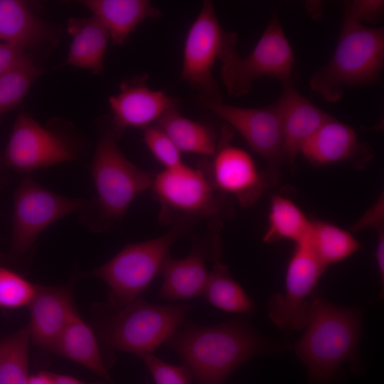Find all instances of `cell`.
Masks as SVG:
<instances>
[{"label": "cell", "mask_w": 384, "mask_h": 384, "mask_svg": "<svg viewBox=\"0 0 384 384\" xmlns=\"http://www.w3.org/2000/svg\"><path fill=\"white\" fill-rule=\"evenodd\" d=\"M181 326L164 344L179 356L198 384H224L251 358L276 348L241 320Z\"/></svg>", "instance_id": "cell-1"}, {"label": "cell", "mask_w": 384, "mask_h": 384, "mask_svg": "<svg viewBox=\"0 0 384 384\" xmlns=\"http://www.w3.org/2000/svg\"><path fill=\"white\" fill-rule=\"evenodd\" d=\"M309 312L305 331L294 346L307 370L309 384H332L346 363L352 372L362 371L359 310L334 304L315 292Z\"/></svg>", "instance_id": "cell-2"}, {"label": "cell", "mask_w": 384, "mask_h": 384, "mask_svg": "<svg viewBox=\"0 0 384 384\" xmlns=\"http://www.w3.org/2000/svg\"><path fill=\"white\" fill-rule=\"evenodd\" d=\"M114 129L102 132L92 161L96 198L83 213L95 231H104L121 220L135 198L151 188L154 175L130 162L117 146Z\"/></svg>", "instance_id": "cell-3"}, {"label": "cell", "mask_w": 384, "mask_h": 384, "mask_svg": "<svg viewBox=\"0 0 384 384\" xmlns=\"http://www.w3.org/2000/svg\"><path fill=\"white\" fill-rule=\"evenodd\" d=\"M384 63V30L343 18L334 53L313 73L311 89L324 100H341L347 87L375 82Z\"/></svg>", "instance_id": "cell-4"}, {"label": "cell", "mask_w": 384, "mask_h": 384, "mask_svg": "<svg viewBox=\"0 0 384 384\" xmlns=\"http://www.w3.org/2000/svg\"><path fill=\"white\" fill-rule=\"evenodd\" d=\"M190 309L187 304L156 305L142 297L122 308H111L112 313L102 321L100 337L107 348L142 358L165 343Z\"/></svg>", "instance_id": "cell-5"}, {"label": "cell", "mask_w": 384, "mask_h": 384, "mask_svg": "<svg viewBox=\"0 0 384 384\" xmlns=\"http://www.w3.org/2000/svg\"><path fill=\"white\" fill-rule=\"evenodd\" d=\"M184 227L173 226L165 235L149 240L126 245L110 260L89 274L108 287L110 306L122 308L139 297L171 257V248L183 234Z\"/></svg>", "instance_id": "cell-6"}, {"label": "cell", "mask_w": 384, "mask_h": 384, "mask_svg": "<svg viewBox=\"0 0 384 384\" xmlns=\"http://www.w3.org/2000/svg\"><path fill=\"white\" fill-rule=\"evenodd\" d=\"M151 188L161 205L159 220L187 228L193 221H218L231 214L226 196L218 191L204 169L185 164L154 176Z\"/></svg>", "instance_id": "cell-7"}, {"label": "cell", "mask_w": 384, "mask_h": 384, "mask_svg": "<svg viewBox=\"0 0 384 384\" xmlns=\"http://www.w3.org/2000/svg\"><path fill=\"white\" fill-rule=\"evenodd\" d=\"M220 60L221 80L227 91L231 95L242 96L250 92L258 78H273L282 83L292 80L295 59L278 14L274 13L249 55L242 58L233 48Z\"/></svg>", "instance_id": "cell-8"}, {"label": "cell", "mask_w": 384, "mask_h": 384, "mask_svg": "<svg viewBox=\"0 0 384 384\" xmlns=\"http://www.w3.org/2000/svg\"><path fill=\"white\" fill-rule=\"evenodd\" d=\"M89 207L90 202L58 195L26 175L14 193L11 255H24L47 227L68 215L85 213Z\"/></svg>", "instance_id": "cell-9"}, {"label": "cell", "mask_w": 384, "mask_h": 384, "mask_svg": "<svg viewBox=\"0 0 384 384\" xmlns=\"http://www.w3.org/2000/svg\"><path fill=\"white\" fill-rule=\"evenodd\" d=\"M237 39L236 33L222 28L213 2L204 1L186 37L181 79L199 90L202 96L220 101L213 67L227 50L235 48Z\"/></svg>", "instance_id": "cell-10"}, {"label": "cell", "mask_w": 384, "mask_h": 384, "mask_svg": "<svg viewBox=\"0 0 384 384\" xmlns=\"http://www.w3.org/2000/svg\"><path fill=\"white\" fill-rule=\"evenodd\" d=\"M199 103L235 129L250 148L265 159L268 186L277 182L284 160L281 119L275 103L261 108H245L203 96L199 99Z\"/></svg>", "instance_id": "cell-11"}, {"label": "cell", "mask_w": 384, "mask_h": 384, "mask_svg": "<svg viewBox=\"0 0 384 384\" xmlns=\"http://www.w3.org/2000/svg\"><path fill=\"white\" fill-rule=\"evenodd\" d=\"M325 269L306 242L295 244L286 270L284 291L273 294L269 301V316L279 329H304L312 296Z\"/></svg>", "instance_id": "cell-12"}, {"label": "cell", "mask_w": 384, "mask_h": 384, "mask_svg": "<svg viewBox=\"0 0 384 384\" xmlns=\"http://www.w3.org/2000/svg\"><path fill=\"white\" fill-rule=\"evenodd\" d=\"M77 146L61 132L41 126L30 114L16 119L4 153L5 163L29 175L47 166L77 159Z\"/></svg>", "instance_id": "cell-13"}, {"label": "cell", "mask_w": 384, "mask_h": 384, "mask_svg": "<svg viewBox=\"0 0 384 384\" xmlns=\"http://www.w3.org/2000/svg\"><path fill=\"white\" fill-rule=\"evenodd\" d=\"M233 135L230 127L223 128L210 163L202 168L218 191L235 198L247 208L257 202L269 186L252 156L231 144Z\"/></svg>", "instance_id": "cell-14"}, {"label": "cell", "mask_w": 384, "mask_h": 384, "mask_svg": "<svg viewBox=\"0 0 384 384\" xmlns=\"http://www.w3.org/2000/svg\"><path fill=\"white\" fill-rule=\"evenodd\" d=\"M300 154L318 166L349 162L364 169L375 151L353 128L331 117L304 144Z\"/></svg>", "instance_id": "cell-15"}, {"label": "cell", "mask_w": 384, "mask_h": 384, "mask_svg": "<svg viewBox=\"0 0 384 384\" xmlns=\"http://www.w3.org/2000/svg\"><path fill=\"white\" fill-rule=\"evenodd\" d=\"M145 80L146 77H139L122 83L119 92L109 98L113 127L119 136L127 127L146 129L177 107L176 99L149 88Z\"/></svg>", "instance_id": "cell-16"}, {"label": "cell", "mask_w": 384, "mask_h": 384, "mask_svg": "<svg viewBox=\"0 0 384 384\" xmlns=\"http://www.w3.org/2000/svg\"><path fill=\"white\" fill-rule=\"evenodd\" d=\"M282 84V93L275 105L281 119L284 163L294 168L304 144L331 116L303 97L292 80Z\"/></svg>", "instance_id": "cell-17"}, {"label": "cell", "mask_w": 384, "mask_h": 384, "mask_svg": "<svg viewBox=\"0 0 384 384\" xmlns=\"http://www.w3.org/2000/svg\"><path fill=\"white\" fill-rule=\"evenodd\" d=\"M206 242H194L186 257L168 260L161 274V298L173 302L202 295L209 275L207 260L218 261L221 255L218 235Z\"/></svg>", "instance_id": "cell-18"}, {"label": "cell", "mask_w": 384, "mask_h": 384, "mask_svg": "<svg viewBox=\"0 0 384 384\" xmlns=\"http://www.w3.org/2000/svg\"><path fill=\"white\" fill-rule=\"evenodd\" d=\"M28 307L31 341L43 351L52 352L66 326L78 313L70 284H38Z\"/></svg>", "instance_id": "cell-19"}, {"label": "cell", "mask_w": 384, "mask_h": 384, "mask_svg": "<svg viewBox=\"0 0 384 384\" xmlns=\"http://www.w3.org/2000/svg\"><path fill=\"white\" fill-rule=\"evenodd\" d=\"M81 3L106 28L116 45L123 44L144 20L161 16L160 10L146 0H85Z\"/></svg>", "instance_id": "cell-20"}, {"label": "cell", "mask_w": 384, "mask_h": 384, "mask_svg": "<svg viewBox=\"0 0 384 384\" xmlns=\"http://www.w3.org/2000/svg\"><path fill=\"white\" fill-rule=\"evenodd\" d=\"M67 31L71 43L63 65L89 70L95 74L103 71V61L110 34L93 15L88 18H71Z\"/></svg>", "instance_id": "cell-21"}, {"label": "cell", "mask_w": 384, "mask_h": 384, "mask_svg": "<svg viewBox=\"0 0 384 384\" xmlns=\"http://www.w3.org/2000/svg\"><path fill=\"white\" fill-rule=\"evenodd\" d=\"M51 26L35 14L26 3L0 0V40L25 50L53 41Z\"/></svg>", "instance_id": "cell-22"}, {"label": "cell", "mask_w": 384, "mask_h": 384, "mask_svg": "<svg viewBox=\"0 0 384 384\" xmlns=\"http://www.w3.org/2000/svg\"><path fill=\"white\" fill-rule=\"evenodd\" d=\"M52 352L84 366L107 384H117L108 372L93 331L78 313L72 318Z\"/></svg>", "instance_id": "cell-23"}, {"label": "cell", "mask_w": 384, "mask_h": 384, "mask_svg": "<svg viewBox=\"0 0 384 384\" xmlns=\"http://www.w3.org/2000/svg\"><path fill=\"white\" fill-rule=\"evenodd\" d=\"M156 122L181 152L205 156H212L215 152L218 140L213 129L185 117L177 107L165 112Z\"/></svg>", "instance_id": "cell-24"}, {"label": "cell", "mask_w": 384, "mask_h": 384, "mask_svg": "<svg viewBox=\"0 0 384 384\" xmlns=\"http://www.w3.org/2000/svg\"><path fill=\"white\" fill-rule=\"evenodd\" d=\"M311 223L312 220L292 200L274 195L270 199L267 228L262 240L266 243L282 240H291L294 244L306 242Z\"/></svg>", "instance_id": "cell-25"}, {"label": "cell", "mask_w": 384, "mask_h": 384, "mask_svg": "<svg viewBox=\"0 0 384 384\" xmlns=\"http://www.w3.org/2000/svg\"><path fill=\"white\" fill-rule=\"evenodd\" d=\"M305 242L325 267L346 260L361 247L351 232L323 220H312Z\"/></svg>", "instance_id": "cell-26"}, {"label": "cell", "mask_w": 384, "mask_h": 384, "mask_svg": "<svg viewBox=\"0 0 384 384\" xmlns=\"http://www.w3.org/2000/svg\"><path fill=\"white\" fill-rule=\"evenodd\" d=\"M202 296L213 306L229 313L250 314L256 306L243 288L235 281L228 267L215 262L209 272Z\"/></svg>", "instance_id": "cell-27"}, {"label": "cell", "mask_w": 384, "mask_h": 384, "mask_svg": "<svg viewBox=\"0 0 384 384\" xmlns=\"http://www.w3.org/2000/svg\"><path fill=\"white\" fill-rule=\"evenodd\" d=\"M31 341L28 324L0 341V384H28Z\"/></svg>", "instance_id": "cell-28"}, {"label": "cell", "mask_w": 384, "mask_h": 384, "mask_svg": "<svg viewBox=\"0 0 384 384\" xmlns=\"http://www.w3.org/2000/svg\"><path fill=\"white\" fill-rule=\"evenodd\" d=\"M40 74L31 58L0 75V117L22 101Z\"/></svg>", "instance_id": "cell-29"}, {"label": "cell", "mask_w": 384, "mask_h": 384, "mask_svg": "<svg viewBox=\"0 0 384 384\" xmlns=\"http://www.w3.org/2000/svg\"><path fill=\"white\" fill-rule=\"evenodd\" d=\"M38 284L29 282L20 273L0 265V307L15 309L28 306Z\"/></svg>", "instance_id": "cell-30"}, {"label": "cell", "mask_w": 384, "mask_h": 384, "mask_svg": "<svg viewBox=\"0 0 384 384\" xmlns=\"http://www.w3.org/2000/svg\"><path fill=\"white\" fill-rule=\"evenodd\" d=\"M144 141L164 169H174L184 164L179 149L157 124L144 129Z\"/></svg>", "instance_id": "cell-31"}, {"label": "cell", "mask_w": 384, "mask_h": 384, "mask_svg": "<svg viewBox=\"0 0 384 384\" xmlns=\"http://www.w3.org/2000/svg\"><path fill=\"white\" fill-rule=\"evenodd\" d=\"M151 373L155 384H191L192 375L185 366H174L153 353L142 358Z\"/></svg>", "instance_id": "cell-32"}, {"label": "cell", "mask_w": 384, "mask_h": 384, "mask_svg": "<svg viewBox=\"0 0 384 384\" xmlns=\"http://www.w3.org/2000/svg\"><path fill=\"white\" fill-rule=\"evenodd\" d=\"M384 1L380 0H355L344 3L343 18L363 24L377 23L383 14Z\"/></svg>", "instance_id": "cell-33"}, {"label": "cell", "mask_w": 384, "mask_h": 384, "mask_svg": "<svg viewBox=\"0 0 384 384\" xmlns=\"http://www.w3.org/2000/svg\"><path fill=\"white\" fill-rule=\"evenodd\" d=\"M29 58L26 50L9 43H0V75Z\"/></svg>", "instance_id": "cell-34"}, {"label": "cell", "mask_w": 384, "mask_h": 384, "mask_svg": "<svg viewBox=\"0 0 384 384\" xmlns=\"http://www.w3.org/2000/svg\"><path fill=\"white\" fill-rule=\"evenodd\" d=\"M383 196H380L373 205L363 214L351 228L352 232L373 228L377 232L384 230Z\"/></svg>", "instance_id": "cell-35"}, {"label": "cell", "mask_w": 384, "mask_h": 384, "mask_svg": "<svg viewBox=\"0 0 384 384\" xmlns=\"http://www.w3.org/2000/svg\"><path fill=\"white\" fill-rule=\"evenodd\" d=\"M378 238L375 247V259L378 274L382 285V295L384 284V230L377 232Z\"/></svg>", "instance_id": "cell-36"}, {"label": "cell", "mask_w": 384, "mask_h": 384, "mask_svg": "<svg viewBox=\"0 0 384 384\" xmlns=\"http://www.w3.org/2000/svg\"><path fill=\"white\" fill-rule=\"evenodd\" d=\"M53 384H107L103 380L85 382L68 375L58 374L49 372Z\"/></svg>", "instance_id": "cell-37"}, {"label": "cell", "mask_w": 384, "mask_h": 384, "mask_svg": "<svg viewBox=\"0 0 384 384\" xmlns=\"http://www.w3.org/2000/svg\"><path fill=\"white\" fill-rule=\"evenodd\" d=\"M28 384H53L48 371H41L29 375Z\"/></svg>", "instance_id": "cell-38"}, {"label": "cell", "mask_w": 384, "mask_h": 384, "mask_svg": "<svg viewBox=\"0 0 384 384\" xmlns=\"http://www.w3.org/2000/svg\"><path fill=\"white\" fill-rule=\"evenodd\" d=\"M306 9L314 18H319V16L321 15L322 11L321 4L318 1H309L308 4H306Z\"/></svg>", "instance_id": "cell-39"}, {"label": "cell", "mask_w": 384, "mask_h": 384, "mask_svg": "<svg viewBox=\"0 0 384 384\" xmlns=\"http://www.w3.org/2000/svg\"><path fill=\"white\" fill-rule=\"evenodd\" d=\"M146 384H150V383H149V382H146Z\"/></svg>", "instance_id": "cell-40"}]
</instances>
